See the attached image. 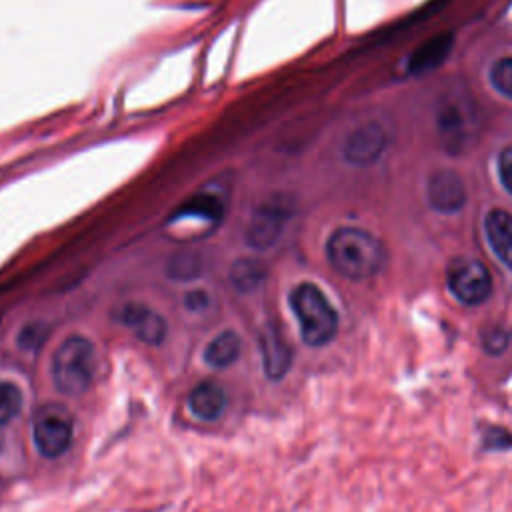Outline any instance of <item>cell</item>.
Listing matches in <instances>:
<instances>
[{"label": "cell", "mask_w": 512, "mask_h": 512, "mask_svg": "<svg viewBox=\"0 0 512 512\" xmlns=\"http://www.w3.org/2000/svg\"><path fill=\"white\" fill-rule=\"evenodd\" d=\"M118 320L134 332V336L150 346H158L164 342L168 326L160 312L154 308L140 304V302H128L118 310Z\"/></svg>", "instance_id": "cell-8"}, {"label": "cell", "mask_w": 512, "mask_h": 512, "mask_svg": "<svg viewBox=\"0 0 512 512\" xmlns=\"http://www.w3.org/2000/svg\"><path fill=\"white\" fill-rule=\"evenodd\" d=\"M446 282L450 292L468 306L482 304L492 292V278L488 268L474 258H458L448 266Z\"/></svg>", "instance_id": "cell-7"}, {"label": "cell", "mask_w": 512, "mask_h": 512, "mask_svg": "<svg viewBox=\"0 0 512 512\" xmlns=\"http://www.w3.org/2000/svg\"><path fill=\"white\" fill-rule=\"evenodd\" d=\"M240 348H242L240 336L236 332H232V330H224V332H220L218 336H214L206 344V348H204V362L210 368L224 370V368L232 366L238 360Z\"/></svg>", "instance_id": "cell-15"}, {"label": "cell", "mask_w": 512, "mask_h": 512, "mask_svg": "<svg viewBox=\"0 0 512 512\" xmlns=\"http://www.w3.org/2000/svg\"><path fill=\"white\" fill-rule=\"evenodd\" d=\"M290 308L298 320L300 336L308 346H326L336 336L338 314L316 284H298L290 292Z\"/></svg>", "instance_id": "cell-3"}, {"label": "cell", "mask_w": 512, "mask_h": 512, "mask_svg": "<svg viewBox=\"0 0 512 512\" xmlns=\"http://www.w3.org/2000/svg\"><path fill=\"white\" fill-rule=\"evenodd\" d=\"M450 46H452V36L450 34H442V36L432 38L418 52H414V56L410 60V70L412 72H424L428 68L438 66L444 60V56L448 54Z\"/></svg>", "instance_id": "cell-16"}, {"label": "cell", "mask_w": 512, "mask_h": 512, "mask_svg": "<svg viewBox=\"0 0 512 512\" xmlns=\"http://www.w3.org/2000/svg\"><path fill=\"white\" fill-rule=\"evenodd\" d=\"M0 446H2V434H0Z\"/></svg>", "instance_id": "cell-24"}, {"label": "cell", "mask_w": 512, "mask_h": 512, "mask_svg": "<svg viewBox=\"0 0 512 512\" xmlns=\"http://www.w3.org/2000/svg\"><path fill=\"white\" fill-rule=\"evenodd\" d=\"M438 126H440L442 140L446 148L452 150V154L466 150L474 140V134L478 128L474 104L468 98L450 96L440 106Z\"/></svg>", "instance_id": "cell-6"}, {"label": "cell", "mask_w": 512, "mask_h": 512, "mask_svg": "<svg viewBox=\"0 0 512 512\" xmlns=\"http://www.w3.org/2000/svg\"><path fill=\"white\" fill-rule=\"evenodd\" d=\"M98 370L94 344L84 336L66 338L52 358V380L60 394L74 398L88 392Z\"/></svg>", "instance_id": "cell-2"}, {"label": "cell", "mask_w": 512, "mask_h": 512, "mask_svg": "<svg viewBox=\"0 0 512 512\" xmlns=\"http://www.w3.org/2000/svg\"><path fill=\"white\" fill-rule=\"evenodd\" d=\"M428 202L434 210L450 214L466 204V186L462 178L448 168L436 170L428 180Z\"/></svg>", "instance_id": "cell-9"}, {"label": "cell", "mask_w": 512, "mask_h": 512, "mask_svg": "<svg viewBox=\"0 0 512 512\" xmlns=\"http://www.w3.org/2000/svg\"><path fill=\"white\" fill-rule=\"evenodd\" d=\"M264 280V268L252 258H240L230 266V284L240 292L254 290Z\"/></svg>", "instance_id": "cell-17"}, {"label": "cell", "mask_w": 512, "mask_h": 512, "mask_svg": "<svg viewBox=\"0 0 512 512\" xmlns=\"http://www.w3.org/2000/svg\"><path fill=\"white\" fill-rule=\"evenodd\" d=\"M484 228L494 254L512 270V214L506 210H492L486 216Z\"/></svg>", "instance_id": "cell-13"}, {"label": "cell", "mask_w": 512, "mask_h": 512, "mask_svg": "<svg viewBox=\"0 0 512 512\" xmlns=\"http://www.w3.org/2000/svg\"><path fill=\"white\" fill-rule=\"evenodd\" d=\"M330 266L348 280H368L384 266V246L360 228H338L326 244Z\"/></svg>", "instance_id": "cell-1"}, {"label": "cell", "mask_w": 512, "mask_h": 512, "mask_svg": "<svg viewBox=\"0 0 512 512\" xmlns=\"http://www.w3.org/2000/svg\"><path fill=\"white\" fill-rule=\"evenodd\" d=\"M208 302V294L206 292H190L186 294V306L190 310H202Z\"/></svg>", "instance_id": "cell-23"}, {"label": "cell", "mask_w": 512, "mask_h": 512, "mask_svg": "<svg viewBox=\"0 0 512 512\" xmlns=\"http://www.w3.org/2000/svg\"><path fill=\"white\" fill-rule=\"evenodd\" d=\"M386 138L378 124L370 122L356 128L344 144V158L354 166H366L374 162L384 150Z\"/></svg>", "instance_id": "cell-10"}, {"label": "cell", "mask_w": 512, "mask_h": 512, "mask_svg": "<svg viewBox=\"0 0 512 512\" xmlns=\"http://www.w3.org/2000/svg\"><path fill=\"white\" fill-rule=\"evenodd\" d=\"M484 346H486L490 352H500V350L506 346V336L500 334L498 330H494L490 336L484 338Z\"/></svg>", "instance_id": "cell-22"}, {"label": "cell", "mask_w": 512, "mask_h": 512, "mask_svg": "<svg viewBox=\"0 0 512 512\" xmlns=\"http://www.w3.org/2000/svg\"><path fill=\"white\" fill-rule=\"evenodd\" d=\"M32 438L44 458H60L66 454L74 438V422L70 412L60 404L40 408L32 424Z\"/></svg>", "instance_id": "cell-4"}, {"label": "cell", "mask_w": 512, "mask_h": 512, "mask_svg": "<svg viewBox=\"0 0 512 512\" xmlns=\"http://www.w3.org/2000/svg\"><path fill=\"white\" fill-rule=\"evenodd\" d=\"M290 212L292 210L288 206V200H284L282 196H272L260 202L246 224V244L254 250L272 248L280 240Z\"/></svg>", "instance_id": "cell-5"}, {"label": "cell", "mask_w": 512, "mask_h": 512, "mask_svg": "<svg viewBox=\"0 0 512 512\" xmlns=\"http://www.w3.org/2000/svg\"><path fill=\"white\" fill-rule=\"evenodd\" d=\"M498 174L504 188L512 194V146L504 148L498 158Z\"/></svg>", "instance_id": "cell-21"}, {"label": "cell", "mask_w": 512, "mask_h": 512, "mask_svg": "<svg viewBox=\"0 0 512 512\" xmlns=\"http://www.w3.org/2000/svg\"><path fill=\"white\" fill-rule=\"evenodd\" d=\"M224 214V200L216 192H200L198 196L190 198L176 214L174 220H202L208 224H218Z\"/></svg>", "instance_id": "cell-14"}, {"label": "cell", "mask_w": 512, "mask_h": 512, "mask_svg": "<svg viewBox=\"0 0 512 512\" xmlns=\"http://www.w3.org/2000/svg\"><path fill=\"white\" fill-rule=\"evenodd\" d=\"M260 352L262 366L270 380H280L290 370L292 348L286 342L284 334L276 326H266L260 334Z\"/></svg>", "instance_id": "cell-11"}, {"label": "cell", "mask_w": 512, "mask_h": 512, "mask_svg": "<svg viewBox=\"0 0 512 512\" xmlns=\"http://www.w3.org/2000/svg\"><path fill=\"white\" fill-rule=\"evenodd\" d=\"M228 406L226 390L212 380H204L196 384L188 394V408L190 412L204 422H214L222 416Z\"/></svg>", "instance_id": "cell-12"}, {"label": "cell", "mask_w": 512, "mask_h": 512, "mask_svg": "<svg viewBox=\"0 0 512 512\" xmlns=\"http://www.w3.org/2000/svg\"><path fill=\"white\" fill-rule=\"evenodd\" d=\"M22 390L18 384L0 380V426L12 422L22 410Z\"/></svg>", "instance_id": "cell-18"}, {"label": "cell", "mask_w": 512, "mask_h": 512, "mask_svg": "<svg viewBox=\"0 0 512 512\" xmlns=\"http://www.w3.org/2000/svg\"><path fill=\"white\" fill-rule=\"evenodd\" d=\"M490 80L494 84V88L498 92H502L504 96L512 98V56L510 58H502L492 66L490 72Z\"/></svg>", "instance_id": "cell-19"}, {"label": "cell", "mask_w": 512, "mask_h": 512, "mask_svg": "<svg viewBox=\"0 0 512 512\" xmlns=\"http://www.w3.org/2000/svg\"><path fill=\"white\" fill-rule=\"evenodd\" d=\"M512 448V432L506 428L492 426L484 432V450H506Z\"/></svg>", "instance_id": "cell-20"}]
</instances>
